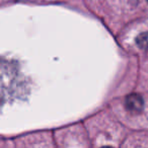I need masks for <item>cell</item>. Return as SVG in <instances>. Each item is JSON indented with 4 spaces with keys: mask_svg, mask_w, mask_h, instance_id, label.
I'll use <instances>...</instances> for the list:
<instances>
[{
    "mask_svg": "<svg viewBox=\"0 0 148 148\" xmlns=\"http://www.w3.org/2000/svg\"><path fill=\"white\" fill-rule=\"evenodd\" d=\"M136 43L141 49H148V33L141 34L136 39Z\"/></svg>",
    "mask_w": 148,
    "mask_h": 148,
    "instance_id": "cell-2",
    "label": "cell"
},
{
    "mask_svg": "<svg viewBox=\"0 0 148 148\" xmlns=\"http://www.w3.org/2000/svg\"><path fill=\"white\" fill-rule=\"evenodd\" d=\"M143 99L138 93H131L126 99V108L132 114H138L143 109Z\"/></svg>",
    "mask_w": 148,
    "mask_h": 148,
    "instance_id": "cell-1",
    "label": "cell"
},
{
    "mask_svg": "<svg viewBox=\"0 0 148 148\" xmlns=\"http://www.w3.org/2000/svg\"><path fill=\"white\" fill-rule=\"evenodd\" d=\"M147 1H148V0H147Z\"/></svg>",
    "mask_w": 148,
    "mask_h": 148,
    "instance_id": "cell-4",
    "label": "cell"
},
{
    "mask_svg": "<svg viewBox=\"0 0 148 148\" xmlns=\"http://www.w3.org/2000/svg\"><path fill=\"white\" fill-rule=\"evenodd\" d=\"M101 148H113V147H110V146H103V147Z\"/></svg>",
    "mask_w": 148,
    "mask_h": 148,
    "instance_id": "cell-3",
    "label": "cell"
}]
</instances>
